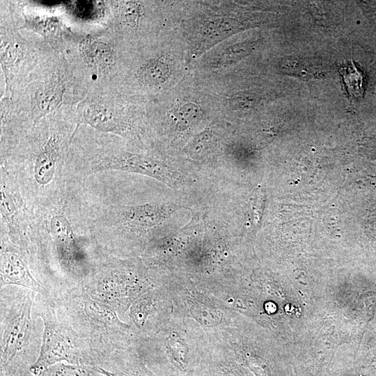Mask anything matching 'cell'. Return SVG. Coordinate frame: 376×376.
Returning a JSON list of instances; mask_svg holds the SVG:
<instances>
[{
	"instance_id": "cell-23",
	"label": "cell",
	"mask_w": 376,
	"mask_h": 376,
	"mask_svg": "<svg viewBox=\"0 0 376 376\" xmlns=\"http://www.w3.org/2000/svg\"><path fill=\"white\" fill-rule=\"evenodd\" d=\"M118 13L123 22L135 24L139 16V6L134 2L123 3L119 7Z\"/></svg>"
},
{
	"instance_id": "cell-3",
	"label": "cell",
	"mask_w": 376,
	"mask_h": 376,
	"mask_svg": "<svg viewBox=\"0 0 376 376\" xmlns=\"http://www.w3.org/2000/svg\"><path fill=\"white\" fill-rule=\"evenodd\" d=\"M33 313L42 319L43 331L39 355L30 371L41 376L57 363L86 365L85 354L76 334L47 297L36 293Z\"/></svg>"
},
{
	"instance_id": "cell-10",
	"label": "cell",
	"mask_w": 376,
	"mask_h": 376,
	"mask_svg": "<svg viewBox=\"0 0 376 376\" xmlns=\"http://www.w3.org/2000/svg\"><path fill=\"white\" fill-rule=\"evenodd\" d=\"M0 201L1 219L7 224L10 232L15 237L14 242L19 243V236L21 235L19 226L25 219L24 210L19 198V194L14 187H12L10 184H8L2 173L1 177Z\"/></svg>"
},
{
	"instance_id": "cell-26",
	"label": "cell",
	"mask_w": 376,
	"mask_h": 376,
	"mask_svg": "<svg viewBox=\"0 0 376 376\" xmlns=\"http://www.w3.org/2000/svg\"><path fill=\"white\" fill-rule=\"evenodd\" d=\"M19 376H36V375L33 374L30 371V370H26V371L24 372L23 373H22Z\"/></svg>"
},
{
	"instance_id": "cell-11",
	"label": "cell",
	"mask_w": 376,
	"mask_h": 376,
	"mask_svg": "<svg viewBox=\"0 0 376 376\" xmlns=\"http://www.w3.org/2000/svg\"><path fill=\"white\" fill-rule=\"evenodd\" d=\"M80 123L102 132L123 134L127 125L109 107L97 102H89L82 107Z\"/></svg>"
},
{
	"instance_id": "cell-9",
	"label": "cell",
	"mask_w": 376,
	"mask_h": 376,
	"mask_svg": "<svg viewBox=\"0 0 376 376\" xmlns=\"http://www.w3.org/2000/svg\"><path fill=\"white\" fill-rule=\"evenodd\" d=\"M62 148V140L56 134H51L37 152L33 167L36 183L46 187L53 180L56 173Z\"/></svg>"
},
{
	"instance_id": "cell-18",
	"label": "cell",
	"mask_w": 376,
	"mask_h": 376,
	"mask_svg": "<svg viewBox=\"0 0 376 376\" xmlns=\"http://www.w3.org/2000/svg\"><path fill=\"white\" fill-rule=\"evenodd\" d=\"M41 376H107L94 367L60 363L49 367Z\"/></svg>"
},
{
	"instance_id": "cell-13",
	"label": "cell",
	"mask_w": 376,
	"mask_h": 376,
	"mask_svg": "<svg viewBox=\"0 0 376 376\" xmlns=\"http://www.w3.org/2000/svg\"><path fill=\"white\" fill-rule=\"evenodd\" d=\"M80 49L86 63L97 70H109L114 63V52L101 40L86 38L80 44Z\"/></svg>"
},
{
	"instance_id": "cell-19",
	"label": "cell",
	"mask_w": 376,
	"mask_h": 376,
	"mask_svg": "<svg viewBox=\"0 0 376 376\" xmlns=\"http://www.w3.org/2000/svg\"><path fill=\"white\" fill-rule=\"evenodd\" d=\"M280 68L283 72L305 77L312 75L306 62L296 57L283 58L280 62Z\"/></svg>"
},
{
	"instance_id": "cell-22",
	"label": "cell",
	"mask_w": 376,
	"mask_h": 376,
	"mask_svg": "<svg viewBox=\"0 0 376 376\" xmlns=\"http://www.w3.org/2000/svg\"><path fill=\"white\" fill-rule=\"evenodd\" d=\"M231 104L237 109L247 110L253 109L259 102L258 97L253 93H238L231 98Z\"/></svg>"
},
{
	"instance_id": "cell-14",
	"label": "cell",
	"mask_w": 376,
	"mask_h": 376,
	"mask_svg": "<svg viewBox=\"0 0 376 376\" xmlns=\"http://www.w3.org/2000/svg\"><path fill=\"white\" fill-rule=\"evenodd\" d=\"M135 362L127 359V355L125 356L122 352L96 369L107 376H150L141 366Z\"/></svg>"
},
{
	"instance_id": "cell-2",
	"label": "cell",
	"mask_w": 376,
	"mask_h": 376,
	"mask_svg": "<svg viewBox=\"0 0 376 376\" xmlns=\"http://www.w3.org/2000/svg\"><path fill=\"white\" fill-rule=\"evenodd\" d=\"M36 296L28 288L1 287L0 376H19L38 359L40 345L33 318Z\"/></svg>"
},
{
	"instance_id": "cell-5",
	"label": "cell",
	"mask_w": 376,
	"mask_h": 376,
	"mask_svg": "<svg viewBox=\"0 0 376 376\" xmlns=\"http://www.w3.org/2000/svg\"><path fill=\"white\" fill-rule=\"evenodd\" d=\"M81 287L92 299L109 306L117 313L142 288L132 270L109 258L97 262Z\"/></svg>"
},
{
	"instance_id": "cell-24",
	"label": "cell",
	"mask_w": 376,
	"mask_h": 376,
	"mask_svg": "<svg viewBox=\"0 0 376 376\" xmlns=\"http://www.w3.org/2000/svg\"><path fill=\"white\" fill-rule=\"evenodd\" d=\"M194 314L198 320L207 325L216 324L220 319V315L215 310L205 306H198L194 308Z\"/></svg>"
},
{
	"instance_id": "cell-6",
	"label": "cell",
	"mask_w": 376,
	"mask_h": 376,
	"mask_svg": "<svg viewBox=\"0 0 376 376\" xmlns=\"http://www.w3.org/2000/svg\"><path fill=\"white\" fill-rule=\"evenodd\" d=\"M117 170L144 175L157 180L172 188L183 184L182 175L172 167L149 155L117 152L94 158L86 173Z\"/></svg>"
},
{
	"instance_id": "cell-7",
	"label": "cell",
	"mask_w": 376,
	"mask_h": 376,
	"mask_svg": "<svg viewBox=\"0 0 376 376\" xmlns=\"http://www.w3.org/2000/svg\"><path fill=\"white\" fill-rule=\"evenodd\" d=\"M15 246L1 243L0 281L1 287L15 285L33 290L47 297L42 285L36 279L27 261L25 254Z\"/></svg>"
},
{
	"instance_id": "cell-12",
	"label": "cell",
	"mask_w": 376,
	"mask_h": 376,
	"mask_svg": "<svg viewBox=\"0 0 376 376\" xmlns=\"http://www.w3.org/2000/svg\"><path fill=\"white\" fill-rule=\"evenodd\" d=\"M64 93V81L58 74L42 83L33 99L37 114L36 121L58 107L63 100Z\"/></svg>"
},
{
	"instance_id": "cell-16",
	"label": "cell",
	"mask_w": 376,
	"mask_h": 376,
	"mask_svg": "<svg viewBox=\"0 0 376 376\" xmlns=\"http://www.w3.org/2000/svg\"><path fill=\"white\" fill-rule=\"evenodd\" d=\"M169 68L167 63L159 58H152L139 70V79L143 84L156 86L164 83L168 78Z\"/></svg>"
},
{
	"instance_id": "cell-25",
	"label": "cell",
	"mask_w": 376,
	"mask_h": 376,
	"mask_svg": "<svg viewBox=\"0 0 376 376\" xmlns=\"http://www.w3.org/2000/svg\"><path fill=\"white\" fill-rule=\"evenodd\" d=\"M168 346L171 351L175 360L182 366L185 363L187 348L182 340L180 338H169Z\"/></svg>"
},
{
	"instance_id": "cell-21",
	"label": "cell",
	"mask_w": 376,
	"mask_h": 376,
	"mask_svg": "<svg viewBox=\"0 0 376 376\" xmlns=\"http://www.w3.org/2000/svg\"><path fill=\"white\" fill-rule=\"evenodd\" d=\"M19 53L20 49L17 43L1 38V59L4 65L8 68L13 65L19 57Z\"/></svg>"
},
{
	"instance_id": "cell-8",
	"label": "cell",
	"mask_w": 376,
	"mask_h": 376,
	"mask_svg": "<svg viewBox=\"0 0 376 376\" xmlns=\"http://www.w3.org/2000/svg\"><path fill=\"white\" fill-rule=\"evenodd\" d=\"M176 209L177 206L172 205L145 203L120 205L116 212L119 223L126 228L144 230L164 222Z\"/></svg>"
},
{
	"instance_id": "cell-20",
	"label": "cell",
	"mask_w": 376,
	"mask_h": 376,
	"mask_svg": "<svg viewBox=\"0 0 376 376\" xmlns=\"http://www.w3.org/2000/svg\"><path fill=\"white\" fill-rule=\"evenodd\" d=\"M200 108L193 103H187L180 107L177 112L176 117L182 125H190L196 123L201 118Z\"/></svg>"
},
{
	"instance_id": "cell-4",
	"label": "cell",
	"mask_w": 376,
	"mask_h": 376,
	"mask_svg": "<svg viewBox=\"0 0 376 376\" xmlns=\"http://www.w3.org/2000/svg\"><path fill=\"white\" fill-rule=\"evenodd\" d=\"M49 230L58 267L56 293L82 286L92 274L96 263H92L89 260L66 217L54 214L50 220Z\"/></svg>"
},
{
	"instance_id": "cell-1",
	"label": "cell",
	"mask_w": 376,
	"mask_h": 376,
	"mask_svg": "<svg viewBox=\"0 0 376 376\" xmlns=\"http://www.w3.org/2000/svg\"><path fill=\"white\" fill-rule=\"evenodd\" d=\"M47 297L76 334L86 366L99 368L127 347V325L113 308L92 299L81 286Z\"/></svg>"
},
{
	"instance_id": "cell-15",
	"label": "cell",
	"mask_w": 376,
	"mask_h": 376,
	"mask_svg": "<svg viewBox=\"0 0 376 376\" xmlns=\"http://www.w3.org/2000/svg\"><path fill=\"white\" fill-rule=\"evenodd\" d=\"M23 27L40 33L52 44H56L61 38V29L59 21L54 17L26 16Z\"/></svg>"
},
{
	"instance_id": "cell-17",
	"label": "cell",
	"mask_w": 376,
	"mask_h": 376,
	"mask_svg": "<svg viewBox=\"0 0 376 376\" xmlns=\"http://www.w3.org/2000/svg\"><path fill=\"white\" fill-rule=\"evenodd\" d=\"M339 71L345 86L351 97H361L363 93L364 75L353 61L342 65Z\"/></svg>"
}]
</instances>
